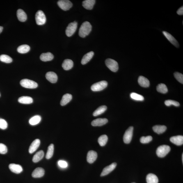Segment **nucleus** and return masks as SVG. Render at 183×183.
Instances as JSON below:
<instances>
[{
	"instance_id": "f8f14e48",
	"label": "nucleus",
	"mask_w": 183,
	"mask_h": 183,
	"mask_svg": "<svg viewBox=\"0 0 183 183\" xmlns=\"http://www.w3.org/2000/svg\"><path fill=\"white\" fill-rule=\"evenodd\" d=\"M46 77L48 81L52 83H55L58 80V76L54 72H49L46 75Z\"/></svg>"
},
{
	"instance_id": "c03bdc74",
	"label": "nucleus",
	"mask_w": 183,
	"mask_h": 183,
	"mask_svg": "<svg viewBox=\"0 0 183 183\" xmlns=\"http://www.w3.org/2000/svg\"><path fill=\"white\" fill-rule=\"evenodd\" d=\"M177 13L178 15H183V7H181L177 10Z\"/></svg>"
},
{
	"instance_id": "f704fd0d",
	"label": "nucleus",
	"mask_w": 183,
	"mask_h": 183,
	"mask_svg": "<svg viewBox=\"0 0 183 183\" xmlns=\"http://www.w3.org/2000/svg\"><path fill=\"white\" fill-rule=\"evenodd\" d=\"M108 137L106 135L101 136L98 139V142L101 146H104L106 144L108 141Z\"/></svg>"
},
{
	"instance_id": "7c9ffc66",
	"label": "nucleus",
	"mask_w": 183,
	"mask_h": 183,
	"mask_svg": "<svg viewBox=\"0 0 183 183\" xmlns=\"http://www.w3.org/2000/svg\"><path fill=\"white\" fill-rule=\"evenodd\" d=\"M107 106H100L95 110L93 113L94 116H97L102 114L107 109Z\"/></svg>"
},
{
	"instance_id": "20e7f679",
	"label": "nucleus",
	"mask_w": 183,
	"mask_h": 183,
	"mask_svg": "<svg viewBox=\"0 0 183 183\" xmlns=\"http://www.w3.org/2000/svg\"><path fill=\"white\" fill-rule=\"evenodd\" d=\"M105 63L106 66L112 71L115 72L118 70V63L115 60L111 58H108L106 60Z\"/></svg>"
},
{
	"instance_id": "37998d69",
	"label": "nucleus",
	"mask_w": 183,
	"mask_h": 183,
	"mask_svg": "<svg viewBox=\"0 0 183 183\" xmlns=\"http://www.w3.org/2000/svg\"><path fill=\"white\" fill-rule=\"evenodd\" d=\"M58 165L62 168H66L68 166V164L66 162L63 161H58Z\"/></svg>"
},
{
	"instance_id": "cd10ccee",
	"label": "nucleus",
	"mask_w": 183,
	"mask_h": 183,
	"mask_svg": "<svg viewBox=\"0 0 183 183\" xmlns=\"http://www.w3.org/2000/svg\"><path fill=\"white\" fill-rule=\"evenodd\" d=\"M167 129L166 126L161 125H156L154 126L153 129L155 132L160 134L164 133Z\"/></svg>"
},
{
	"instance_id": "4c0bfd02",
	"label": "nucleus",
	"mask_w": 183,
	"mask_h": 183,
	"mask_svg": "<svg viewBox=\"0 0 183 183\" xmlns=\"http://www.w3.org/2000/svg\"><path fill=\"white\" fill-rule=\"evenodd\" d=\"M165 103L167 106L173 105L176 106H180V104L178 102L172 100H168L165 101Z\"/></svg>"
},
{
	"instance_id": "f3484780",
	"label": "nucleus",
	"mask_w": 183,
	"mask_h": 183,
	"mask_svg": "<svg viewBox=\"0 0 183 183\" xmlns=\"http://www.w3.org/2000/svg\"><path fill=\"white\" fill-rule=\"evenodd\" d=\"M108 122L107 119L99 118L93 120L92 122L91 125L93 126H101L105 125Z\"/></svg>"
},
{
	"instance_id": "f257e3e1",
	"label": "nucleus",
	"mask_w": 183,
	"mask_h": 183,
	"mask_svg": "<svg viewBox=\"0 0 183 183\" xmlns=\"http://www.w3.org/2000/svg\"><path fill=\"white\" fill-rule=\"evenodd\" d=\"M92 26L89 22H85L82 24L79 32V36L84 38L89 34L92 30Z\"/></svg>"
},
{
	"instance_id": "7ed1b4c3",
	"label": "nucleus",
	"mask_w": 183,
	"mask_h": 183,
	"mask_svg": "<svg viewBox=\"0 0 183 183\" xmlns=\"http://www.w3.org/2000/svg\"><path fill=\"white\" fill-rule=\"evenodd\" d=\"M20 84L23 87L28 89H35L38 87V84L35 82L29 79H22Z\"/></svg>"
},
{
	"instance_id": "b1692460",
	"label": "nucleus",
	"mask_w": 183,
	"mask_h": 183,
	"mask_svg": "<svg viewBox=\"0 0 183 183\" xmlns=\"http://www.w3.org/2000/svg\"><path fill=\"white\" fill-rule=\"evenodd\" d=\"M95 1V0H86L83 1V6L87 9L92 10L94 5Z\"/></svg>"
},
{
	"instance_id": "a211bd4d",
	"label": "nucleus",
	"mask_w": 183,
	"mask_h": 183,
	"mask_svg": "<svg viewBox=\"0 0 183 183\" xmlns=\"http://www.w3.org/2000/svg\"><path fill=\"white\" fill-rule=\"evenodd\" d=\"M45 171L44 169L42 168H37L34 170L32 173V176L35 178L42 177L44 174Z\"/></svg>"
},
{
	"instance_id": "ddd939ff",
	"label": "nucleus",
	"mask_w": 183,
	"mask_h": 183,
	"mask_svg": "<svg viewBox=\"0 0 183 183\" xmlns=\"http://www.w3.org/2000/svg\"><path fill=\"white\" fill-rule=\"evenodd\" d=\"M97 157V154L95 151H90L88 153L87 156V161L89 163H92L94 162Z\"/></svg>"
},
{
	"instance_id": "aec40b11",
	"label": "nucleus",
	"mask_w": 183,
	"mask_h": 183,
	"mask_svg": "<svg viewBox=\"0 0 183 183\" xmlns=\"http://www.w3.org/2000/svg\"><path fill=\"white\" fill-rule=\"evenodd\" d=\"M17 16L18 19L21 22H24L27 19V17L26 14L24 10L19 9L17 12Z\"/></svg>"
},
{
	"instance_id": "6e6552de",
	"label": "nucleus",
	"mask_w": 183,
	"mask_h": 183,
	"mask_svg": "<svg viewBox=\"0 0 183 183\" xmlns=\"http://www.w3.org/2000/svg\"><path fill=\"white\" fill-rule=\"evenodd\" d=\"M133 129L134 128L131 126L129 127V128L126 131L123 137L124 141L125 143H129L132 140Z\"/></svg>"
},
{
	"instance_id": "2eb2a0df",
	"label": "nucleus",
	"mask_w": 183,
	"mask_h": 183,
	"mask_svg": "<svg viewBox=\"0 0 183 183\" xmlns=\"http://www.w3.org/2000/svg\"><path fill=\"white\" fill-rule=\"evenodd\" d=\"M40 139H36L31 144L29 147V152L32 154L40 146Z\"/></svg>"
},
{
	"instance_id": "39448f33",
	"label": "nucleus",
	"mask_w": 183,
	"mask_h": 183,
	"mask_svg": "<svg viewBox=\"0 0 183 183\" xmlns=\"http://www.w3.org/2000/svg\"><path fill=\"white\" fill-rule=\"evenodd\" d=\"M108 84L107 81H100L92 85L91 89L93 91H100L105 89L107 87Z\"/></svg>"
},
{
	"instance_id": "a19ab883",
	"label": "nucleus",
	"mask_w": 183,
	"mask_h": 183,
	"mask_svg": "<svg viewBox=\"0 0 183 183\" xmlns=\"http://www.w3.org/2000/svg\"><path fill=\"white\" fill-rule=\"evenodd\" d=\"M7 127L8 124L6 121L3 119L0 118V129H5Z\"/></svg>"
},
{
	"instance_id": "5701e85b",
	"label": "nucleus",
	"mask_w": 183,
	"mask_h": 183,
	"mask_svg": "<svg viewBox=\"0 0 183 183\" xmlns=\"http://www.w3.org/2000/svg\"><path fill=\"white\" fill-rule=\"evenodd\" d=\"M94 55V52L93 51L90 52L85 54L81 60L82 64L84 65L88 63L92 59Z\"/></svg>"
},
{
	"instance_id": "c756f323",
	"label": "nucleus",
	"mask_w": 183,
	"mask_h": 183,
	"mask_svg": "<svg viewBox=\"0 0 183 183\" xmlns=\"http://www.w3.org/2000/svg\"><path fill=\"white\" fill-rule=\"evenodd\" d=\"M30 48L29 45L27 44H23L19 46L17 48V51L18 52L22 54H24L29 52L30 50Z\"/></svg>"
},
{
	"instance_id": "2f4dec72",
	"label": "nucleus",
	"mask_w": 183,
	"mask_h": 183,
	"mask_svg": "<svg viewBox=\"0 0 183 183\" xmlns=\"http://www.w3.org/2000/svg\"><path fill=\"white\" fill-rule=\"evenodd\" d=\"M41 119V117L40 116L36 115V116L32 117L30 119L29 122L30 125H36L40 123Z\"/></svg>"
},
{
	"instance_id": "4468645a",
	"label": "nucleus",
	"mask_w": 183,
	"mask_h": 183,
	"mask_svg": "<svg viewBox=\"0 0 183 183\" xmlns=\"http://www.w3.org/2000/svg\"><path fill=\"white\" fill-rule=\"evenodd\" d=\"M9 168L12 172L16 174L20 173L23 170V168L20 165L14 163L9 165Z\"/></svg>"
},
{
	"instance_id": "9b49d317",
	"label": "nucleus",
	"mask_w": 183,
	"mask_h": 183,
	"mask_svg": "<svg viewBox=\"0 0 183 183\" xmlns=\"http://www.w3.org/2000/svg\"><path fill=\"white\" fill-rule=\"evenodd\" d=\"M117 164L116 163H113L109 166L106 167L102 170V173L101 174V176H106L111 173V172L114 170L116 167Z\"/></svg>"
},
{
	"instance_id": "c85d7f7f",
	"label": "nucleus",
	"mask_w": 183,
	"mask_h": 183,
	"mask_svg": "<svg viewBox=\"0 0 183 183\" xmlns=\"http://www.w3.org/2000/svg\"><path fill=\"white\" fill-rule=\"evenodd\" d=\"M44 156V153L43 151L41 150L36 153L34 156L33 158V162L36 163L41 160Z\"/></svg>"
},
{
	"instance_id": "c9c22d12",
	"label": "nucleus",
	"mask_w": 183,
	"mask_h": 183,
	"mask_svg": "<svg viewBox=\"0 0 183 183\" xmlns=\"http://www.w3.org/2000/svg\"><path fill=\"white\" fill-rule=\"evenodd\" d=\"M0 60L6 63H10L12 61V59L10 56L6 55H1L0 56Z\"/></svg>"
},
{
	"instance_id": "a18cd8bd",
	"label": "nucleus",
	"mask_w": 183,
	"mask_h": 183,
	"mask_svg": "<svg viewBox=\"0 0 183 183\" xmlns=\"http://www.w3.org/2000/svg\"><path fill=\"white\" fill-rule=\"evenodd\" d=\"M3 30V26H0V34H1Z\"/></svg>"
},
{
	"instance_id": "49530a36",
	"label": "nucleus",
	"mask_w": 183,
	"mask_h": 183,
	"mask_svg": "<svg viewBox=\"0 0 183 183\" xmlns=\"http://www.w3.org/2000/svg\"><path fill=\"white\" fill-rule=\"evenodd\" d=\"M182 161L183 162V154H182Z\"/></svg>"
},
{
	"instance_id": "0eeeda50",
	"label": "nucleus",
	"mask_w": 183,
	"mask_h": 183,
	"mask_svg": "<svg viewBox=\"0 0 183 183\" xmlns=\"http://www.w3.org/2000/svg\"><path fill=\"white\" fill-rule=\"evenodd\" d=\"M77 23L76 22H71L67 26L65 33L67 36L71 37L75 33L77 27Z\"/></svg>"
},
{
	"instance_id": "de8ad7c7",
	"label": "nucleus",
	"mask_w": 183,
	"mask_h": 183,
	"mask_svg": "<svg viewBox=\"0 0 183 183\" xmlns=\"http://www.w3.org/2000/svg\"><path fill=\"white\" fill-rule=\"evenodd\" d=\"M0 96H1V94H0Z\"/></svg>"
},
{
	"instance_id": "58836bf2",
	"label": "nucleus",
	"mask_w": 183,
	"mask_h": 183,
	"mask_svg": "<svg viewBox=\"0 0 183 183\" xmlns=\"http://www.w3.org/2000/svg\"><path fill=\"white\" fill-rule=\"evenodd\" d=\"M152 139V137L151 136H143L140 138V141L142 143H147L151 141Z\"/></svg>"
},
{
	"instance_id": "1a4fd4ad",
	"label": "nucleus",
	"mask_w": 183,
	"mask_h": 183,
	"mask_svg": "<svg viewBox=\"0 0 183 183\" xmlns=\"http://www.w3.org/2000/svg\"><path fill=\"white\" fill-rule=\"evenodd\" d=\"M57 4L59 8L64 11L70 9L73 5L72 3L68 0H60L58 1Z\"/></svg>"
},
{
	"instance_id": "79ce46f5",
	"label": "nucleus",
	"mask_w": 183,
	"mask_h": 183,
	"mask_svg": "<svg viewBox=\"0 0 183 183\" xmlns=\"http://www.w3.org/2000/svg\"><path fill=\"white\" fill-rule=\"evenodd\" d=\"M8 151L7 147L3 143H0V154H4Z\"/></svg>"
},
{
	"instance_id": "09e8293b",
	"label": "nucleus",
	"mask_w": 183,
	"mask_h": 183,
	"mask_svg": "<svg viewBox=\"0 0 183 183\" xmlns=\"http://www.w3.org/2000/svg\"></svg>"
},
{
	"instance_id": "ea45409f",
	"label": "nucleus",
	"mask_w": 183,
	"mask_h": 183,
	"mask_svg": "<svg viewBox=\"0 0 183 183\" xmlns=\"http://www.w3.org/2000/svg\"><path fill=\"white\" fill-rule=\"evenodd\" d=\"M174 76L178 81L183 84V75L182 74L178 72H175L174 73Z\"/></svg>"
},
{
	"instance_id": "6ab92c4d",
	"label": "nucleus",
	"mask_w": 183,
	"mask_h": 183,
	"mask_svg": "<svg viewBox=\"0 0 183 183\" xmlns=\"http://www.w3.org/2000/svg\"><path fill=\"white\" fill-rule=\"evenodd\" d=\"M138 83L140 86L143 87L147 88L150 86L149 80L143 76H140L138 78Z\"/></svg>"
},
{
	"instance_id": "9d476101",
	"label": "nucleus",
	"mask_w": 183,
	"mask_h": 183,
	"mask_svg": "<svg viewBox=\"0 0 183 183\" xmlns=\"http://www.w3.org/2000/svg\"><path fill=\"white\" fill-rule=\"evenodd\" d=\"M163 34L166 37V38L170 43L173 44L175 47L178 48L179 47L178 42L172 35L166 31H163Z\"/></svg>"
},
{
	"instance_id": "72a5a7b5",
	"label": "nucleus",
	"mask_w": 183,
	"mask_h": 183,
	"mask_svg": "<svg viewBox=\"0 0 183 183\" xmlns=\"http://www.w3.org/2000/svg\"><path fill=\"white\" fill-rule=\"evenodd\" d=\"M54 151V145L53 144H51L49 145L48 149L47 154L46 155V158L47 159H50L52 157Z\"/></svg>"
},
{
	"instance_id": "e433bc0d",
	"label": "nucleus",
	"mask_w": 183,
	"mask_h": 183,
	"mask_svg": "<svg viewBox=\"0 0 183 183\" xmlns=\"http://www.w3.org/2000/svg\"><path fill=\"white\" fill-rule=\"evenodd\" d=\"M131 98L137 101H143L144 98L143 96L135 93H132L130 94Z\"/></svg>"
},
{
	"instance_id": "393cba45",
	"label": "nucleus",
	"mask_w": 183,
	"mask_h": 183,
	"mask_svg": "<svg viewBox=\"0 0 183 183\" xmlns=\"http://www.w3.org/2000/svg\"><path fill=\"white\" fill-rule=\"evenodd\" d=\"M72 98V96L70 94H66L62 97L60 104L62 106H64L70 102Z\"/></svg>"
},
{
	"instance_id": "a878e982",
	"label": "nucleus",
	"mask_w": 183,
	"mask_h": 183,
	"mask_svg": "<svg viewBox=\"0 0 183 183\" xmlns=\"http://www.w3.org/2000/svg\"><path fill=\"white\" fill-rule=\"evenodd\" d=\"M18 102L21 104H30L33 103V99L31 97L24 96L19 98Z\"/></svg>"
},
{
	"instance_id": "423d86ee",
	"label": "nucleus",
	"mask_w": 183,
	"mask_h": 183,
	"mask_svg": "<svg viewBox=\"0 0 183 183\" xmlns=\"http://www.w3.org/2000/svg\"><path fill=\"white\" fill-rule=\"evenodd\" d=\"M35 20L36 24L38 25H42L45 24L46 18L44 12L41 10H39L35 15Z\"/></svg>"
},
{
	"instance_id": "473e14b6",
	"label": "nucleus",
	"mask_w": 183,
	"mask_h": 183,
	"mask_svg": "<svg viewBox=\"0 0 183 183\" xmlns=\"http://www.w3.org/2000/svg\"><path fill=\"white\" fill-rule=\"evenodd\" d=\"M157 91L163 94H166L168 92V88L163 83H161L158 85L156 88Z\"/></svg>"
},
{
	"instance_id": "412c9836",
	"label": "nucleus",
	"mask_w": 183,
	"mask_h": 183,
	"mask_svg": "<svg viewBox=\"0 0 183 183\" xmlns=\"http://www.w3.org/2000/svg\"><path fill=\"white\" fill-rule=\"evenodd\" d=\"M54 58V55L50 52L43 53L40 55V58L43 61H51Z\"/></svg>"
},
{
	"instance_id": "dca6fc26",
	"label": "nucleus",
	"mask_w": 183,
	"mask_h": 183,
	"mask_svg": "<svg viewBox=\"0 0 183 183\" xmlns=\"http://www.w3.org/2000/svg\"><path fill=\"white\" fill-rule=\"evenodd\" d=\"M170 142L176 145H182L183 144V136L178 135L172 137L170 138Z\"/></svg>"
},
{
	"instance_id": "bb28decb",
	"label": "nucleus",
	"mask_w": 183,
	"mask_h": 183,
	"mask_svg": "<svg viewBox=\"0 0 183 183\" xmlns=\"http://www.w3.org/2000/svg\"><path fill=\"white\" fill-rule=\"evenodd\" d=\"M147 183H158L159 179L155 175L150 173L147 175L146 177Z\"/></svg>"
},
{
	"instance_id": "4be33fe9",
	"label": "nucleus",
	"mask_w": 183,
	"mask_h": 183,
	"mask_svg": "<svg viewBox=\"0 0 183 183\" xmlns=\"http://www.w3.org/2000/svg\"><path fill=\"white\" fill-rule=\"evenodd\" d=\"M62 66L64 70H70L73 67V62L72 60L70 59H65L62 64Z\"/></svg>"
},
{
	"instance_id": "f03ea898",
	"label": "nucleus",
	"mask_w": 183,
	"mask_h": 183,
	"mask_svg": "<svg viewBox=\"0 0 183 183\" xmlns=\"http://www.w3.org/2000/svg\"><path fill=\"white\" fill-rule=\"evenodd\" d=\"M170 148L168 145H163L158 147L156 151V154L158 157H164L170 152Z\"/></svg>"
}]
</instances>
